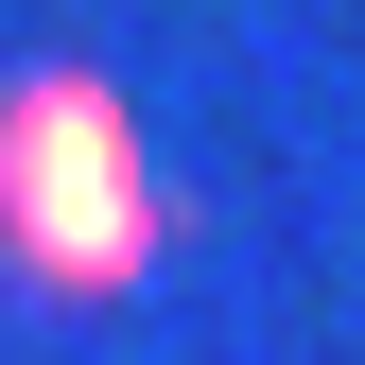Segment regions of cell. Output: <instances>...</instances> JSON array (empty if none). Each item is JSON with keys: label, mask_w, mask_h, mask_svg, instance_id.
I'll return each instance as SVG.
<instances>
[{"label": "cell", "mask_w": 365, "mask_h": 365, "mask_svg": "<svg viewBox=\"0 0 365 365\" xmlns=\"http://www.w3.org/2000/svg\"><path fill=\"white\" fill-rule=\"evenodd\" d=\"M174 261V174H157V122L122 105L105 70L35 53L0 70V279L53 296V313H105Z\"/></svg>", "instance_id": "1"}]
</instances>
